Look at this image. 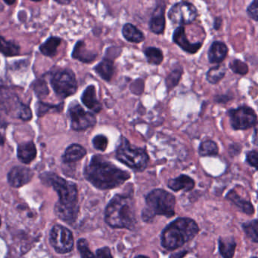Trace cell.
I'll return each instance as SVG.
<instances>
[{"instance_id": "5bb4252c", "label": "cell", "mask_w": 258, "mask_h": 258, "mask_svg": "<svg viewBox=\"0 0 258 258\" xmlns=\"http://www.w3.org/2000/svg\"><path fill=\"white\" fill-rule=\"evenodd\" d=\"M81 101L87 108L95 113H99L102 108L101 103L97 99L96 91L94 86H89L86 88L82 95Z\"/></svg>"}, {"instance_id": "4316f807", "label": "cell", "mask_w": 258, "mask_h": 258, "mask_svg": "<svg viewBox=\"0 0 258 258\" xmlns=\"http://www.w3.org/2000/svg\"><path fill=\"white\" fill-rule=\"evenodd\" d=\"M226 67L224 65H218L215 68H211L207 73V80L212 84H216L221 81L226 74Z\"/></svg>"}, {"instance_id": "74e56055", "label": "cell", "mask_w": 258, "mask_h": 258, "mask_svg": "<svg viewBox=\"0 0 258 258\" xmlns=\"http://www.w3.org/2000/svg\"><path fill=\"white\" fill-rule=\"evenodd\" d=\"M257 152L256 150H253V151L248 152L247 154V162L251 165L252 167H254L255 169H257L258 165V157H257Z\"/></svg>"}, {"instance_id": "30bf717a", "label": "cell", "mask_w": 258, "mask_h": 258, "mask_svg": "<svg viewBox=\"0 0 258 258\" xmlns=\"http://www.w3.org/2000/svg\"><path fill=\"white\" fill-rule=\"evenodd\" d=\"M71 119V128L75 131H83L93 127L96 123V118L90 112L83 110L78 104H71L68 109Z\"/></svg>"}, {"instance_id": "9c48e42d", "label": "cell", "mask_w": 258, "mask_h": 258, "mask_svg": "<svg viewBox=\"0 0 258 258\" xmlns=\"http://www.w3.org/2000/svg\"><path fill=\"white\" fill-rule=\"evenodd\" d=\"M230 123L234 130L252 128L257 123V115L251 107L243 106L229 111Z\"/></svg>"}, {"instance_id": "d590c367", "label": "cell", "mask_w": 258, "mask_h": 258, "mask_svg": "<svg viewBox=\"0 0 258 258\" xmlns=\"http://www.w3.org/2000/svg\"><path fill=\"white\" fill-rule=\"evenodd\" d=\"M59 110L58 107H55V106L50 105V104H45L44 103H39L38 104L37 113L38 116H42L45 115V113L49 112L51 110Z\"/></svg>"}, {"instance_id": "d6986e66", "label": "cell", "mask_w": 258, "mask_h": 258, "mask_svg": "<svg viewBox=\"0 0 258 258\" xmlns=\"http://www.w3.org/2000/svg\"><path fill=\"white\" fill-rule=\"evenodd\" d=\"M72 56L83 63H90L96 58L97 54L89 51L83 41H79L74 47Z\"/></svg>"}, {"instance_id": "8992f818", "label": "cell", "mask_w": 258, "mask_h": 258, "mask_svg": "<svg viewBox=\"0 0 258 258\" xmlns=\"http://www.w3.org/2000/svg\"><path fill=\"white\" fill-rule=\"evenodd\" d=\"M116 158L121 163L136 171H143L148 166V158L144 149L133 147L128 140L121 137L117 147Z\"/></svg>"}, {"instance_id": "4fadbf2b", "label": "cell", "mask_w": 258, "mask_h": 258, "mask_svg": "<svg viewBox=\"0 0 258 258\" xmlns=\"http://www.w3.org/2000/svg\"><path fill=\"white\" fill-rule=\"evenodd\" d=\"M173 40L179 45L182 49L189 54H195L201 48L202 43L195 42L192 43L189 42L186 34V30L183 26H180L176 29L173 35Z\"/></svg>"}, {"instance_id": "7bdbcfd3", "label": "cell", "mask_w": 258, "mask_h": 258, "mask_svg": "<svg viewBox=\"0 0 258 258\" xmlns=\"http://www.w3.org/2000/svg\"><path fill=\"white\" fill-rule=\"evenodd\" d=\"M4 2L6 3V4L11 6V5H13L14 3H15V2H16V0H4Z\"/></svg>"}, {"instance_id": "cb8c5ba5", "label": "cell", "mask_w": 258, "mask_h": 258, "mask_svg": "<svg viewBox=\"0 0 258 258\" xmlns=\"http://www.w3.org/2000/svg\"><path fill=\"white\" fill-rule=\"evenodd\" d=\"M122 33L124 37L129 42L139 43L145 39L143 33L131 24H127L123 27Z\"/></svg>"}, {"instance_id": "836d02e7", "label": "cell", "mask_w": 258, "mask_h": 258, "mask_svg": "<svg viewBox=\"0 0 258 258\" xmlns=\"http://www.w3.org/2000/svg\"><path fill=\"white\" fill-rule=\"evenodd\" d=\"M108 138L104 135H97L92 139V144L96 150L105 151L108 147Z\"/></svg>"}, {"instance_id": "f1b7e54d", "label": "cell", "mask_w": 258, "mask_h": 258, "mask_svg": "<svg viewBox=\"0 0 258 258\" xmlns=\"http://www.w3.org/2000/svg\"><path fill=\"white\" fill-rule=\"evenodd\" d=\"M198 153L201 156H216L219 153V148L216 143L212 141H203L199 146Z\"/></svg>"}, {"instance_id": "ffe728a7", "label": "cell", "mask_w": 258, "mask_h": 258, "mask_svg": "<svg viewBox=\"0 0 258 258\" xmlns=\"http://www.w3.org/2000/svg\"><path fill=\"white\" fill-rule=\"evenodd\" d=\"M36 149L32 141L18 146V158L21 162L29 164L36 158Z\"/></svg>"}, {"instance_id": "e575fe53", "label": "cell", "mask_w": 258, "mask_h": 258, "mask_svg": "<svg viewBox=\"0 0 258 258\" xmlns=\"http://www.w3.org/2000/svg\"><path fill=\"white\" fill-rule=\"evenodd\" d=\"M34 90L36 92V95L39 97H41V98L46 96L48 95V87H47L45 82H36V85H35Z\"/></svg>"}, {"instance_id": "f6af8a7d", "label": "cell", "mask_w": 258, "mask_h": 258, "mask_svg": "<svg viewBox=\"0 0 258 258\" xmlns=\"http://www.w3.org/2000/svg\"><path fill=\"white\" fill-rule=\"evenodd\" d=\"M135 258H148V257H146V256H144V255H138V256H136V257Z\"/></svg>"}, {"instance_id": "83f0119b", "label": "cell", "mask_w": 258, "mask_h": 258, "mask_svg": "<svg viewBox=\"0 0 258 258\" xmlns=\"http://www.w3.org/2000/svg\"><path fill=\"white\" fill-rule=\"evenodd\" d=\"M148 63L151 64L159 65L163 61V53L159 48L148 47L144 51Z\"/></svg>"}, {"instance_id": "8fae6325", "label": "cell", "mask_w": 258, "mask_h": 258, "mask_svg": "<svg viewBox=\"0 0 258 258\" xmlns=\"http://www.w3.org/2000/svg\"><path fill=\"white\" fill-rule=\"evenodd\" d=\"M198 15L196 8L187 2L174 5L168 12V18L174 24H189L195 21Z\"/></svg>"}, {"instance_id": "ac0fdd59", "label": "cell", "mask_w": 258, "mask_h": 258, "mask_svg": "<svg viewBox=\"0 0 258 258\" xmlns=\"http://www.w3.org/2000/svg\"><path fill=\"white\" fill-rule=\"evenodd\" d=\"M227 199L237 206L242 212L248 215H252L254 214V208L250 202L244 200L240 197L236 190L232 189L227 194Z\"/></svg>"}, {"instance_id": "c3c4849f", "label": "cell", "mask_w": 258, "mask_h": 258, "mask_svg": "<svg viewBox=\"0 0 258 258\" xmlns=\"http://www.w3.org/2000/svg\"><path fill=\"white\" fill-rule=\"evenodd\" d=\"M252 258H257V257H252Z\"/></svg>"}, {"instance_id": "60d3db41", "label": "cell", "mask_w": 258, "mask_h": 258, "mask_svg": "<svg viewBox=\"0 0 258 258\" xmlns=\"http://www.w3.org/2000/svg\"><path fill=\"white\" fill-rule=\"evenodd\" d=\"M186 254V251H183V252L178 253V254H174V255L171 256V258H183V256H184Z\"/></svg>"}, {"instance_id": "7402d4cb", "label": "cell", "mask_w": 258, "mask_h": 258, "mask_svg": "<svg viewBox=\"0 0 258 258\" xmlns=\"http://www.w3.org/2000/svg\"><path fill=\"white\" fill-rule=\"evenodd\" d=\"M219 251L224 258H233L236 251V242L232 236L221 237L219 239Z\"/></svg>"}, {"instance_id": "d4e9b609", "label": "cell", "mask_w": 258, "mask_h": 258, "mask_svg": "<svg viewBox=\"0 0 258 258\" xmlns=\"http://www.w3.org/2000/svg\"><path fill=\"white\" fill-rule=\"evenodd\" d=\"M60 38L50 37L47 39L43 44L39 47V51H41L44 55L48 56V57H53L56 55L57 52L58 47L60 45Z\"/></svg>"}, {"instance_id": "e0dca14e", "label": "cell", "mask_w": 258, "mask_h": 258, "mask_svg": "<svg viewBox=\"0 0 258 258\" xmlns=\"http://www.w3.org/2000/svg\"><path fill=\"white\" fill-rule=\"evenodd\" d=\"M168 186L175 192L183 190V189L188 192V191L192 190L195 187V181L189 176L182 174L177 178L169 180Z\"/></svg>"}, {"instance_id": "2e32d148", "label": "cell", "mask_w": 258, "mask_h": 258, "mask_svg": "<svg viewBox=\"0 0 258 258\" xmlns=\"http://www.w3.org/2000/svg\"><path fill=\"white\" fill-rule=\"evenodd\" d=\"M228 48L222 42L216 41L211 45L209 51V60L212 63H219L227 57Z\"/></svg>"}, {"instance_id": "7a4b0ae2", "label": "cell", "mask_w": 258, "mask_h": 258, "mask_svg": "<svg viewBox=\"0 0 258 258\" xmlns=\"http://www.w3.org/2000/svg\"><path fill=\"white\" fill-rule=\"evenodd\" d=\"M85 178L99 189L118 187L130 178V173L105 160L100 156H92L85 167Z\"/></svg>"}, {"instance_id": "603a6c76", "label": "cell", "mask_w": 258, "mask_h": 258, "mask_svg": "<svg viewBox=\"0 0 258 258\" xmlns=\"http://www.w3.org/2000/svg\"><path fill=\"white\" fill-rule=\"evenodd\" d=\"M95 72L106 81H110L115 72L113 60L104 58L95 68Z\"/></svg>"}, {"instance_id": "44dd1931", "label": "cell", "mask_w": 258, "mask_h": 258, "mask_svg": "<svg viewBox=\"0 0 258 258\" xmlns=\"http://www.w3.org/2000/svg\"><path fill=\"white\" fill-rule=\"evenodd\" d=\"M86 154V150L84 147L79 144H71L65 150L63 156V161L68 163L77 162L83 159Z\"/></svg>"}, {"instance_id": "ab89813d", "label": "cell", "mask_w": 258, "mask_h": 258, "mask_svg": "<svg viewBox=\"0 0 258 258\" xmlns=\"http://www.w3.org/2000/svg\"><path fill=\"white\" fill-rule=\"evenodd\" d=\"M97 258H113L109 247H104V248H99L96 251Z\"/></svg>"}, {"instance_id": "484cf974", "label": "cell", "mask_w": 258, "mask_h": 258, "mask_svg": "<svg viewBox=\"0 0 258 258\" xmlns=\"http://www.w3.org/2000/svg\"><path fill=\"white\" fill-rule=\"evenodd\" d=\"M0 52L7 57L18 55L20 53V46L15 42L6 40L3 36H0Z\"/></svg>"}, {"instance_id": "7dc6e473", "label": "cell", "mask_w": 258, "mask_h": 258, "mask_svg": "<svg viewBox=\"0 0 258 258\" xmlns=\"http://www.w3.org/2000/svg\"><path fill=\"white\" fill-rule=\"evenodd\" d=\"M0 225H1V219H0Z\"/></svg>"}, {"instance_id": "52a82bcc", "label": "cell", "mask_w": 258, "mask_h": 258, "mask_svg": "<svg viewBox=\"0 0 258 258\" xmlns=\"http://www.w3.org/2000/svg\"><path fill=\"white\" fill-rule=\"evenodd\" d=\"M51 86L61 98H67L75 94L77 83L75 75L71 70L56 71L51 77Z\"/></svg>"}, {"instance_id": "ee69618b", "label": "cell", "mask_w": 258, "mask_h": 258, "mask_svg": "<svg viewBox=\"0 0 258 258\" xmlns=\"http://www.w3.org/2000/svg\"><path fill=\"white\" fill-rule=\"evenodd\" d=\"M4 144V138L3 135L0 134V146H3Z\"/></svg>"}, {"instance_id": "b9f144b4", "label": "cell", "mask_w": 258, "mask_h": 258, "mask_svg": "<svg viewBox=\"0 0 258 258\" xmlns=\"http://www.w3.org/2000/svg\"><path fill=\"white\" fill-rule=\"evenodd\" d=\"M56 3H59V4L62 5H68L71 3V0H55Z\"/></svg>"}, {"instance_id": "f35d334b", "label": "cell", "mask_w": 258, "mask_h": 258, "mask_svg": "<svg viewBox=\"0 0 258 258\" xmlns=\"http://www.w3.org/2000/svg\"><path fill=\"white\" fill-rule=\"evenodd\" d=\"M32 117L31 111L27 106L21 104L19 110V118L24 121L30 120Z\"/></svg>"}, {"instance_id": "d6a6232c", "label": "cell", "mask_w": 258, "mask_h": 258, "mask_svg": "<svg viewBox=\"0 0 258 258\" xmlns=\"http://www.w3.org/2000/svg\"><path fill=\"white\" fill-rule=\"evenodd\" d=\"M230 68L235 74L245 75L248 74V67L246 63L239 60H234L230 63Z\"/></svg>"}, {"instance_id": "1f68e13d", "label": "cell", "mask_w": 258, "mask_h": 258, "mask_svg": "<svg viewBox=\"0 0 258 258\" xmlns=\"http://www.w3.org/2000/svg\"><path fill=\"white\" fill-rule=\"evenodd\" d=\"M79 251L82 258H96L89 249L87 241L86 239H79L77 242Z\"/></svg>"}, {"instance_id": "9a60e30c", "label": "cell", "mask_w": 258, "mask_h": 258, "mask_svg": "<svg viewBox=\"0 0 258 258\" xmlns=\"http://www.w3.org/2000/svg\"><path fill=\"white\" fill-rule=\"evenodd\" d=\"M165 6L160 5L153 12L152 17L149 21V28L153 33L162 34L165 30Z\"/></svg>"}, {"instance_id": "4dcf8cb0", "label": "cell", "mask_w": 258, "mask_h": 258, "mask_svg": "<svg viewBox=\"0 0 258 258\" xmlns=\"http://www.w3.org/2000/svg\"><path fill=\"white\" fill-rule=\"evenodd\" d=\"M183 74V69L182 68H177L174 70L171 74L168 75L166 79V85L168 90H171L173 88L175 87L180 81V78Z\"/></svg>"}, {"instance_id": "7c38bea8", "label": "cell", "mask_w": 258, "mask_h": 258, "mask_svg": "<svg viewBox=\"0 0 258 258\" xmlns=\"http://www.w3.org/2000/svg\"><path fill=\"white\" fill-rule=\"evenodd\" d=\"M33 176V171L30 168L24 166H15L8 174V182L13 187H21L28 183Z\"/></svg>"}, {"instance_id": "3957f363", "label": "cell", "mask_w": 258, "mask_h": 258, "mask_svg": "<svg viewBox=\"0 0 258 258\" xmlns=\"http://www.w3.org/2000/svg\"><path fill=\"white\" fill-rule=\"evenodd\" d=\"M105 221L112 228L134 229L137 221L133 197L121 194L115 196L106 207Z\"/></svg>"}, {"instance_id": "5b68a950", "label": "cell", "mask_w": 258, "mask_h": 258, "mask_svg": "<svg viewBox=\"0 0 258 258\" xmlns=\"http://www.w3.org/2000/svg\"><path fill=\"white\" fill-rule=\"evenodd\" d=\"M145 204L142 212V218L145 222H151L156 215H163L167 218L175 215V197L165 189L151 191L145 197Z\"/></svg>"}, {"instance_id": "277c9868", "label": "cell", "mask_w": 258, "mask_h": 258, "mask_svg": "<svg viewBox=\"0 0 258 258\" xmlns=\"http://www.w3.org/2000/svg\"><path fill=\"white\" fill-rule=\"evenodd\" d=\"M199 232V227L194 220L180 218L165 227L162 233V245L165 249L173 251L193 239Z\"/></svg>"}, {"instance_id": "8d00e7d4", "label": "cell", "mask_w": 258, "mask_h": 258, "mask_svg": "<svg viewBox=\"0 0 258 258\" xmlns=\"http://www.w3.org/2000/svg\"><path fill=\"white\" fill-rule=\"evenodd\" d=\"M257 1L258 0H254L247 9V12H248V15H249L250 18H252L255 21H257L258 18Z\"/></svg>"}, {"instance_id": "ba28073f", "label": "cell", "mask_w": 258, "mask_h": 258, "mask_svg": "<svg viewBox=\"0 0 258 258\" xmlns=\"http://www.w3.org/2000/svg\"><path fill=\"white\" fill-rule=\"evenodd\" d=\"M49 241L51 246L59 254L71 252L74 248L72 233L62 225H56L53 227L50 232Z\"/></svg>"}, {"instance_id": "bcb514c9", "label": "cell", "mask_w": 258, "mask_h": 258, "mask_svg": "<svg viewBox=\"0 0 258 258\" xmlns=\"http://www.w3.org/2000/svg\"><path fill=\"white\" fill-rule=\"evenodd\" d=\"M31 1H33V2H39V1H41V0H31Z\"/></svg>"}, {"instance_id": "6da1fadb", "label": "cell", "mask_w": 258, "mask_h": 258, "mask_svg": "<svg viewBox=\"0 0 258 258\" xmlns=\"http://www.w3.org/2000/svg\"><path fill=\"white\" fill-rule=\"evenodd\" d=\"M41 179L53 186L59 195V200L55 207L56 215L67 222L75 221L79 212L77 186L54 173H45L41 175Z\"/></svg>"}, {"instance_id": "f546056e", "label": "cell", "mask_w": 258, "mask_h": 258, "mask_svg": "<svg viewBox=\"0 0 258 258\" xmlns=\"http://www.w3.org/2000/svg\"><path fill=\"white\" fill-rule=\"evenodd\" d=\"M242 229L245 234L248 238L251 239L253 242L257 243L258 242V233H257V221L254 220L249 222L244 223L242 224Z\"/></svg>"}]
</instances>
